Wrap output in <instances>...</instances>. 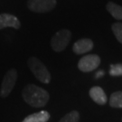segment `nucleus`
<instances>
[{"label":"nucleus","instance_id":"3","mask_svg":"<svg viewBox=\"0 0 122 122\" xmlns=\"http://www.w3.org/2000/svg\"><path fill=\"white\" fill-rule=\"evenodd\" d=\"M71 37V34L67 29H61L58 31L51 39V46L53 51L60 52L63 51L69 44Z\"/></svg>","mask_w":122,"mask_h":122},{"label":"nucleus","instance_id":"13","mask_svg":"<svg viewBox=\"0 0 122 122\" xmlns=\"http://www.w3.org/2000/svg\"><path fill=\"white\" fill-rule=\"evenodd\" d=\"M80 121V114L76 110H72L67 113L60 119L59 122H79Z\"/></svg>","mask_w":122,"mask_h":122},{"label":"nucleus","instance_id":"16","mask_svg":"<svg viewBox=\"0 0 122 122\" xmlns=\"http://www.w3.org/2000/svg\"><path fill=\"white\" fill-rule=\"evenodd\" d=\"M103 75H104V71H99L96 73V75H95V78L99 79V78H100V77H102Z\"/></svg>","mask_w":122,"mask_h":122},{"label":"nucleus","instance_id":"1","mask_svg":"<svg viewBox=\"0 0 122 122\" xmlns=\"http://www.w3.org/2000/svg\"><path fill=\"white\" fill-rule=\"evenodd\" d=\"M24 100L34 108H43L48 103L50 95L44 89L35 84H28L22 92Z\"/></svg>","mask_w":122,"mask_h":122},{"label":"nucleus","instance_id":"10","mask_svg":"<svg viewBox=\"0 0 122 122\" xmlns=\"http://www.w3.org/2000/svg\"><path fill=\"white\" fill-rule=\"evenodd\" d=\"M50 119V113L46 110L33 113L23 119L22 122H47Z\"/></svg>","mask_w":122,"mask_h":122},{"label":"nucleus","instance_id":"5","mask_svg":"<svg viewBox=\"0 0 122 122\" xmlns=\"http://www.w3.org/2000/svg\"><path fill=\"white\" fill-rule=\"evenodd\" d=\"M56 0H28L27 6L32 12L46 13L56 6Z\"/></svg>","mask_w":122,"mask_h":122},{"label":"nucleus","instance_id":"6","mask_svg":"<svg viewBox=\"0 0 122 122\" xmlns=\"http://www.w3.org/2000/svg\"><path fill=\"white\" fill-rule=\"evenodd\" d=\"M100 58L97 54H88L80 59L78 62L79 70L83 72H90L97 69L100 64Z\"/></svg>","mask_w":122,"mask_h":122},{"label":"nucleus","instance_id":"2","mask_svg":"<svg viewBox=\"0 0 122 122\" xmlns=\"http://www.w3.org/2000/svg\"><path fill=\"white\" fill-rule=\"evenodd\" d=\"M30 71L41 82L48 84L51 81V74L44 63L36 57H31L27 61Z\"/></svg>","mask_w":122,"mask_h":122},{"label":"nucleus","instance_id":"11","mask_svg":"<svg viewBox=\"0 0 122 122\" xmlns=\"http://www.w3.org/2000/svg\"><path fill=\"white\" fill-rule=\"evenodd\" d=\"M107 10L115 19L122 20V6L115 4L113 2H109L107 4Z\"/></svg>","mask_w":122,"mask_h":122},{"label":"nucleus","instance_id":"15","mask_svg":"<svg viewBox=\"0 0 122 122\" xmlns=\"http://www.w3.org/2000/svg\"><path fill=\"white\" fill-rule=\"evenodd\" d=\"M109 74L111 76H122V63L111 64L109 69Z\"/></svg>","mask_w":122,"mask_h":122},{"label":"nucleus","instance_id":"8","mask_svg":"<svg viewBox=\"0 0 122 122\" xmlns=\"http://www.w3.org/2000/svg\"><path fill=\"white\" fill-rule=\"evenodd\" d=\"M93 46H94V44L92 40L89 38H82V39L77 41L73 44L72 51L76 54H83V53H86V52L92 51Z\"/></svg>","mask_w":122,"mask_h":122},{"label":"nucleus","instance_id":"9","mask_svg":"<svg viewBox=\"0 0 122 122\" xmlns=\"http://www.w3.org/2000/svg\"><path fill=\"white\" fill-rule=\"evenodd\" d=\"M90 97L92 98V100L99 105H105L107 103V95L105 92L103 91L102 88L99 87V86H95L92 87L90 90Z\"/></svg>","mask_w":122,"mask_h":122},{"label":"nucleus","instance_id":"12","mask_svg":"<svg viewBox=\"0 0 122 122\" xmlns=\"http://www.w3.org/2000/svg\"><path fill=\"white\" fill-rule=\"evenodd\" d=\"M109 105L112 108L122 109V92H116L109 98Z\"/></svg>","mask_w":122,"mask_h":122},{"label":"nucleus","instance_id":"4","mask_svg":"<svg viewBox=\"0 0 122 122\" xmlns=\"http://www.w3.org/2000/svg\"><path fill=\"white\" fill-rule=\"evenodd\" d=\"M17 80V71L15 69H10L5 74L2 84H1V90H0V96L2 98H6L9 94L12 92L14 87L15 85Z\"/></svg>","mask_w":122,"mask_h":122},{"label":"nucleus","instance_id":"14","mask_svg":"<svg viewBox=\"0 0 122 122\" xmlns=\"http://www.w3.org/2000/svg\"><path fill=\"white\" fill-rule=\"evenodd\" d=\"M112 31L116 38L119 43L122 44V23L118 22L112 25Z\"/></svg>","mask_w":122,"mask_h":122},{"label":"nucleus","instance_id":"7","mask_svg":"<svg viewBox=\"0 0 122 122\" xmlns=\"http://www.w3.org/2000/svg\"><path fill=\"white\" fill-rule=\"evenodd\" d=\"M13 27L15 29H19L21 27V23L15 15L10 14H0V30Z\"/></svg>","mask_w":122,"mask_h":122}]
</instances>
